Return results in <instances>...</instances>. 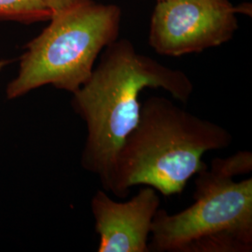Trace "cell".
Wrapping results in <instances>:
<instances>
[{
  "label": "cell",
  "mask_w": 252,
  "mask_h": 252,
  "mask_svg": "<svg viewBox=\"0 0 252 252\" xmlns=\"http://www.w3.org/2000/svg\"><path fill=\"white\" fill-rule=\"evenodd\" d=\"M43 1L45 2L48 8L51 9L53 15H55L93 0H43Z\"/></svg>",
  "instance_id": "ba28073f"
},
{
  "label": "cell",
  "mask_w": 252,
  "mask_h": 252,
  "mask_svg": "<svg viewBox=\"0 0 252 252\" xmlns=\"http://www.w3.org/2000/svg\"><path fill=\"white\" fill-rule=\"evenodd\" d=\"M146 88H161L186 104L193 84L186 73L139 54L123 38L103 50L90 78L73 93L71 106L87 126L81 165L107 192L120 150L138 124Z\"/></svg>",
  "instance_id": "6da1fadb"
},
{
  "label": "cell",
  "mask_w": 252,
  "mask_h": 252,
  "mask_svg": "<svg viewBox=\"0 0 252 252\" xmlns=\"http://www.w3.org/2000/svg\"><path fill=\"white\" fill-rule=\"evenodd\" d=\"M252 153L215 158L199 172L193 204L175 214L158 209L153 219L150 252H251Z\"/></svg>",
  "instance_id": "3957f363"
},
{
  "label": "cell",
  "mask_w": 252,
  "mask_h": 252,
  "mask_svg": "<svg viewBox=\"0 0 252 252\" xmlns=\"http://www.w3.org/2000/svg\"><path fill=\"white\" fill-rule=\"evenodd\" d=\"M158 191L144 186L126 202H116L104 189L91 201L98 252H149L153 219L160 208Z\"/></svg>",
  "instance_id": "8992f818"
},
{
  "label": "cell",
  "mask_w": 252,
  "mask_h": 252,
  "mask_svg": "<svg viewBox=\"0 0 252 252\" xmlns=\"http://www.w3.org/2000/svg\"><path fill=\"white\" fill-rule=\"evenodd\" d=\"M22 55L6 94L14 99L44 85L74 93L87 81L103 50L117 40L122 9L94 0L53 15Z\"/></svg>",
  "instance_id": "277c9868"
},
{
  "label": "cell",
  "mask_w": 252,
  "mask_h": 252,
  "mask_svg": "<svg viewBox=\"0 0 252 252\" xmlns=\"http://www.w3.org/2000/svg\"><path fill=\"white\" fill-rule=\"evenodd\" d=\"M233 139L224 127L172 100L149 97L118 154L109 192L126 198L133 187L144 185L165 197L180 194L194 175L207 168L204 155L228 148Z\"/></svg>",
  "instance_id": "7a4b0ae2"
},
{
  "label": "cell",
  "mask_w": 252,
  "mask_h": 252,
  "mask_svg": "<svg viewBox=\"0 0 252 252\" xmlns=\"http://www.w3.org/2000/svg\"><path fill=\"white\" fill-rule=\"evenodd\" d=\"M157 1H164V0H157Z\"/></svg>",
  "instance_id": "30bf717a"
},
{
  "label": "cell",
  "mask_w": 252,
  "mask_h": 252,
  "mask_svg": "<svg viewBox=\"0 0 252 252\" xmlns=\"http://www.w3.org/2000/svg\"><path fill=\"white\" fill-rule=\"evenodd\" d=\"M52 16L43 0H0V20L34 24L50 21Z\"/></svg>",
  "instance_id": "52a82bcc"
},
{
  "label": "cell",
  "mask_w": 252,
  "mask_h": 252,
  "mask_svg": "<svg viewBox=\"0 0 252 252\" xmlns=\"http://www.w3.org/2000/svg\"><path fill=\"white\" fill-rule=\"evenodd\" d=\"M237 9L229 0L157 1L149 43L160 55L180 57L222 45L238 29Z\"/></svg>",
  "instance_id": "5b68a950"
},
{
  "label": "cell",
  "mask_w": 252,
  "mask_h": 252,
  "mask_svg": "<svg viewBox=\"0 0 252 252\" xmlns=\"http://www.w3.org/2000/svg\"><path fill=\"white\" fill-rule=\"evenodd\" d=\"M9 63V61L8 60H0V71Z\"/></svg>",
  "instance_id": "9c48e42d"
}]
</instances>
